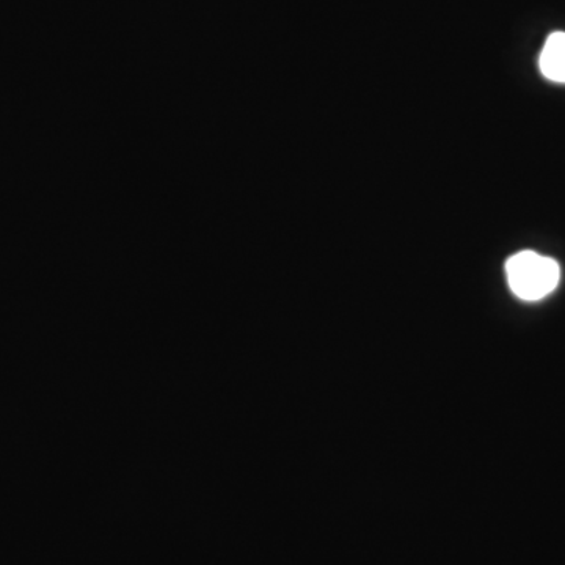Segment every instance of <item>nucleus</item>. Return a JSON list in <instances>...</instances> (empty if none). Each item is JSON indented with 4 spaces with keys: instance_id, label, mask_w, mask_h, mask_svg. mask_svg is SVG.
Instances as JSON below:
<instances>
[{
    "instance_id": "f257e3e1",
    "label": "nucleus",
    "mask_w": 565,
    "mask_h": 565,
    "mask_svg": "<svg viewBox=\"0 0 565 565\" xmlns=\"http://www.w3.org/2000/svg\"><path fill=\"white\" fill-rule=\"evenodd\" d=\"M509 286L522 300L535 302L555 291L561 270L555 259L535 252H520L505 264Z\"/></svg>"
},
{
    "instance_id": "f03ea898",
    "label": "nucleus",
    "mask_w": 565,
    "mask_h": 565,
    "mask_svg": "<svg viewBox=\"0 0 565 565\" xmlns=\"http://www.w3.org/2000/svg\"><path fill=\"white\" fill-rule=\"evenodd\" d=\"M542 74L546 79L565 84V33L555 32L546 40L542 50L541 61Z\"/></svg>"
}]
</instances>
